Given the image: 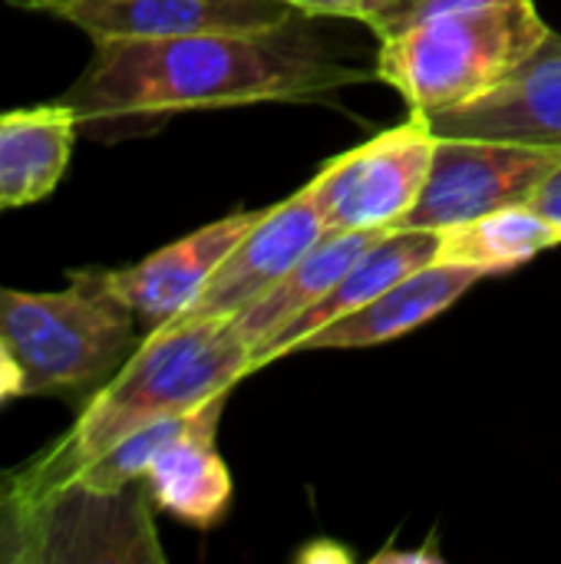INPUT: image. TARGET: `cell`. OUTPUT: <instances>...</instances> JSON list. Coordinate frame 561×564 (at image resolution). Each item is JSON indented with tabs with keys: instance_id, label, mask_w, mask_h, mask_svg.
Instances as JSON below:
<instances>
[{
	"instance_id": "1",
	"label": "cell",
	"mask_w": 561,
	"mask_h": 564,
	"mask_svg": "<svg viewBox=\"0 0 561 564\" xmlns=\"http://www.w3.org/2000/svg\"><path fill=\"white\" fill-rule=\"evenodd\" d=\"M367 79L377 73L334 56L301 13L274 30L93 40L86 69L60 102L79 132L112 135L185 109L321 102Z\"/></svg>"
},
{
	"instance_id": "2",
	"label": "cell",
	"mask_w": 561,
	"mask_h": 564,
	"mask_svg": "<svg viewBox=\"0 0 561 564\" xmlns=\"http://www.w3.org/2000/svg\"><path fill=\"white\" fill-rule=\"evenodd\" d=\"M248 373H255L251 347L231 321L175 317L149 330L126 364L79 406L73 426L17 473L33 489L60 482L129 433L231 393Z\"/></svg>"
},
{
	"instance_id": "3",
	"label": "cell",
	"mask_w": 561,
	"mask_h": 564,
	"mask_svg": "<svg viewBox=\"0 0 561 564\" xmlns=\"http://www.w3.org/2000/svg\"><path fill=\"white\" fill-rule=\"evenodd\" d=\"M0 337L23 364L26 397L83 406L139 347L142 330L109 268H79L63 291L33 294L0 284Z\"/></svg>"
},
{
	"instance_id": "4",
	"label": "cell",
	"mask_w": 561,
	"mask_h": 564,
	"mask_svg": "<svg viewBox=\"0 0 561 564\" xmlns=\"http://www.w3.org/2000/svg\"><path fill=\"white\" fill-rule=\"evenodd\" d=\"M549 36L536 0L443 13L380 40L374 73L410 102V112L436 116L503 86Z\"/></svg>"
},
{
	"instance_id": "5",
	"label": "cell",
	"mask_w": 561,
	"mask_h": 564,
	"mask_svg": "<svg viewBox=\"0 0 561 564\" xmlns=\"http://www.w3.org/2000/svg\"><path fill=\"white\" fill-rule=\"evenodd\" d=\"M17 489L26 506L30 564L165 562L145 479L103 492L76 479L30 489L17 476Z\"/></svg>"
},
{
	"instance_id": "6",
	"label": "cell",
	"mask_w": 561,
	"mask_h": 564,
	"mask_svg": "<svg viewBox=\"0 0 561 564\" xmlns=\"http://www.w3.org/2000/svg\"><path fill=\"white\" fill-rule=\"evenodd\" d=\"M559 165L561 149L552 145L436 135L427 185L400 228L446 231L489 212L532 202Z\"/></svg>"
},
{
	"instance_id": "7",
	"label": "cell",
	"mask_w": 561,
	"mask_h": 564,
	"mask_svg": "<svg viewBox=\"0 0 561 564\" xmlns=\"http://www.w3.org/2000/svg\"><path fill=\"white\" fill-rule=\"evenodd\" d=\"M433 145L436 132L427 116L410 112L403 126L331 159L308 182L324 225L341 231L400 228L427 185Z\"/></svg>"
},
{
	"instance_id": "8",
	"label": "cell",
	"mask_w": 561,
	"mask_h": 564,
	"mask_svg": "<svg viewBox=\"0 0 561 564\" xmlns=\"http://www.w3.org/2000/svg\"><path fill=\"white\" fill-rule=\"evenodd\" d=\"M327 231L308 185L274 208L261 212L251 231L215 268L202 294L179 317L231 321L258 297H265Z\"/></svg>"
},
{
	"instance_id": "9",
	"label": "cell",
	"mask_w": 561,
	"mask_h": 564,
	"mask_svg": "<svg viewBox=\"0 0 561 564\" xmlns=\"http://www.w3.org/2000/svg\"><path fill=\"white\" fill-rule=\"evenodd\" d=\"M40 13L60 17L93 40L245 33L274 30L301 17L284 0H50Z\"/></svg>"
},
{
	"instance_id": "10",
	"label": "cell",
	"mask_w": 561,
	"mask_h": 564,
	"mask_svg": "<svg viewBox=\"0 0 561 564\" xmlns=\"http://www.w3.org/2000/svg\"><path fill=\"white\" fill-rule=\"evenodd\" d=\"M261 212H238L218 218L129 268H109L119 297L132 307L142 337L175 321L208 284L228 251L251 231Z\"/></svg>"
},
{
	"instance_id": "11",
	"label": "cell",
	"mask_w": 561,
	"mask_h": 564,
	"mask_svg": "<svg viewBox=\"0 0 561 564\" xmlns=\"http://www.w3.org/2000/svg\"><path fill=\"white\" fill-rule=\"evenodd\" d=\"M427 122L436 135L506 139L561 149V36L552 30L546 46L483 99L427 116Z\"/></svg>"
},
{
	"instance_id": "12",
	"label": "cell",
	"mask_w": 561,
	"mask_h": 564,
	"mask_svg": "<svg viewBox=\"0 0 561 564\" xmlns=\"http://www.w3.org/2000/svg\"><path fill=\"white\" fill-rule=\"evenodd\" d=\"M225 400L228 393L198 406L192 423L149 463L142 476L155 509L195 529L218 525L235 492L231 473L215 446Z\"/></svg>"
},
{
	"instance_id": "13",
	"label": "cell",
	"mask_w": 561,
	"mask_h": 564,
	"mask_svg": "<svg viewBox=\"0 0 561 564\" xmlns=\"http://www.w3.org/2000/svg\"><path fill=\"white\" fill-rule=\"evenodd\" d=\"M433 261H440V231L390 228L321 301H314L308 311H301L294 321H288L274 337H268L255 350V357H251L255 370H261L265 364H271L278 357L294 354L301 347V340H308L321 327L360 311L364 304L380 297L387 288H393L397 281H403L407 274H413Z\"/></svg>"
},
{
	"instance_id": "14",
	"label": "cell",
	"mask_w": 561,
	"mask_h": 564,
	"mask_svg": "<svg viewBox=\"0 0 561 564\" xmlns=\"http://www.w3.org/2000/svg\"><path fill=\"white\" fill-rule=\"evenodd\" d=\"M479 278H486L479 268L470 264H450L433 261L393 288H387L380 297L364 304L360 311L321 327L294 354H317V350H360L377 347L387 340H397L403 334H413L417 327L440 317L446 307H453Z\"/></svg>"
},
{
	"instance_id": "15",
	"label": "cell",
	"mask_w": 561,
	"mask_h": 564,
	"mask_svg": "<svg viewBox=\"0 0 561 564\" xmlns=\"http://www.w3.org/2000/svg\"><path fill=\"white\" fill-rule=\"evenodd\" d=\"M79 122L60 99L0 112V208H23L63 182Z\"/></svg>"
},
{
	"instance_id": "16",
	"label": "cell",
	"mask_w": 561,
	"mask_h": 564,
	"mask_svg": "<svg viewBox=\"0 0 561 564\" xmlns=\"http://www.w3.org/2000/svg\"><path fill=\"white\" fill-rule=\"evenodd\" d=\"M390 228H364V231H341L327 228L317 245L251 307L231 317V327L238 337L255 350L274 337L288 321H294L301 311H308L314 301H321Z\"/></svg>"
},
{
	"instance_id": "17",
	"label": "cell",
	"mask_w": 561,
	"mask_h": 564,
	"mask_svg": "<svg viewBox=\"0 0 561 564\" xmlns=\"http://www.w3.org/2000/svg\"><path fill=\"white\" fill-rule=\"evenodd\" d=\"M559 245V221H552L532 202H522L440 231V261L470 264L483 274H503Z\"/></svg>"
},
{
	"instance_id": "18",
	"label": "cell",
	"mask_w": 561,
	"mask_h": 564,
	"mask_svg": "<svg viewBox=\"0 0 561 564\" xmlns=\"http://www.w3.org/2000/svg\"><path fill=\"white\" fill-rule=\"evenodd\" d=\"M496 3H513V0H390L367 26L380 40H390L423 20H433L443 13H460V10H476V7H496Z\"/></svg>"
},
{
	"instance_id": "19",
	"label": "cell",
	"mask_w": 561,
	"mask_h": 564,
	"mask_svg": "<svg viewBox=\"0 0 561 564\" xmlns=\"http://www.w3.org/2000/svg\"><path fill=\"white\" fill-rule=\"evenodd\" d=\"M0 564H30V525L23 496L17 489V469L13 482L0 489Z\"/></svg>"
},
{
	"instance_id": "20",
	"label": "cell",
	"mask_w": 561,
	"mask_h": 564,
	"mask_svg": "<svg viewBox=\"0 0 561 564\" xmlns=\"http://www.w3.org/2000/svg\"><path fill=\"white\" fill-rule=\"evenodd\" d=\"M304 17H350L370 23L390 0H284Z\"/></svg>"
},
{
	"instance_id": "21",
	"label": "cell",
	"mask_w": 561,
	"mask_h": 564,
	"mask_svg": "<svg viewBox=\"0 0 561 564\" xmlns=\"http://www.w3.org/2000/svg\"><path fill=\"white\" fill-rule=\"evenodd\" d=\"M17 397H26V373L17 354L10 350V344L0 337V406Z\"/></svg>"
},
{
	"instance_id": "22",
	"label": "cell",
	"mask_w": 561,
	"mask_h": 564,
	"mask_svg": "<svg viewBox=\"0 0 561 564\" xmlns=\"http://www.w3.org/2000/svg\"><path fill=\"white\" fill-rule=\"evenodd\" d=\"M532 205H536L539 212H546L552 221H559L561 225V165L542 182V188L532 195Z\"/></svg>"
},
{
	"instance_id": "23",
	"label": "cell",
	"mask_w": 561,
	"mask_h": 564,
	"mask_svg": "<svg viewBox=\"0 0 561 564\" xmlns=\"http://www.w3.org/2000/svg\"><path fill=\"white\" fill-rule=\"evenodd\" d=\"M374 562H397V564L433 562V564H436V562H443V558H440L436 552H430V549H420V552H393V549H390V552H380V555H377Z\"/></svg>"
},
{
	"instance_id": "24",
	"label": "cell",
	"mask_w": 561,
	"mask_h": 564,
	"mask_svg": "<svg viewBox=\"0 0 561 564\" xmlns=\"http://www.w3.org/2000/svg\"><path fill=\"white\" fill-rule=\"evenodd\" d=\"M13 7H20V10H40L43 3H50V0H10Z\"/></svg>"
},
{
	"instance_id": "25",
	"label": "cell",
	"mask_w": 561,
	"mask_h": 564,
	"mask_svg": "<svg viewBox=\"0 0 561 564\" xmlns=\"http://www.w3.org/2000/svg\"><path fill=\"white\" fill-rule=\"evenodd\" d=\"M10 482H13V469H3L0 466V489H7Z\"/></svg>"
}]
</instances>
